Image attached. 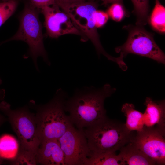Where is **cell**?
Wrapping results in <instances>:
<instances>
[{"mask_svg": "<svg viewBox=\"0 0 165 165\" xmlns=\"http://www.w3.org/2000/svg\"><path fill=\"white\" fill-rule=\"evenodd\" d=\"M116 90L106 84L99 89L91 87L77 90L65 103V110L73 125L83 129L106 117L105 100Z\"/></svg>", "mask_w": 165, "mask_h": 165, "instance_id": "6da1fadb", "label": "cell"}, {"mask_svg": "<svg viewBox=\"0 0 165 165\" xmlns=\"http://www.w3.org/2000/svg\"><path fill=\"white\" fill-rule=\"evenodd\" d=\"M0 110L8 117L20 144V149L16 157L15 163L35 165V156L40 141L37 130L35 117L27 107L16 110L5 101L0 102Z\"/></svg>", "mask_w": 165, "mask_h": 165, "instance_id": "7a4b0ae2", "label": "cell"}, {"mask_svg": "<svg viewBox=\"0 0 165 165\" xmlns=\"http://www.w3.org/2000/svg\"><path fill=\"white\" fill-rule=\"evenodd\" d=\"M67 94L61 89L57 90L47 103L38 105L32 101L30 105L37 111L35 117L37 134L40 143L58 140L73 124L65 113Z\"/></svg>", "mask_w": 165, "mask_h": 165, "instance_id": "3957f363", "label": "cell"}, {"mask_svg": "<svg viewBox=\"0 0 165 165\" xmlns=\"http://www.w3.org/2000/svg\"><path fill=\"white\" fill-rule=\"evenodd\" d=\"M83 129L90 153L116 152L131 142L135 136L125 124L107 116Z\"/></svg>", "mask_w": 165, "mask_h": 165, "instance_id": "277c9868", "label": "cell"}, {"mask_svg": "<svg viewBox=\"0 0 165 165\" xmlns=\"http://www.w3.org/2000/svg\"><path fill=\"white\" fill-rule=\"evenodd\" d=\"M36 8L31 4H26L20 16L17 32L11 38L0 44L12 40L25 42L29 46L28 54L32 58L36 70L39 72L37 62L38 57H42L49 66L50 65V63L44 47L42 24Z\"/></svg>", "mask_w": 165, "mask_h": 165, "instance_id": "5b68a950", "label": "cell"}, {"mask_svg": "<svg viewBox=\"0 0 165 165\" xmlns=\"http://www.w3.org/2000/svg\"><path fill=\"white\" fill-rule=\"evenodd\" d=\"M69 16L75 27L91 41L98 54H102L111 61L113 57L103 48L94 19L97 9L95 3L85 2L58 6Z\"/></svg>", "mask_w": 165, "mask_h": 165, "instance_id": "8992f818", "label": "cell"}, {"mask_svg": "<svg viewBox=\"0 0 165 165\" xmlns=\"http://www.w3.org/2000/svg\"><path fill=\"white\" fill-rule=\"evenodd\" d=\"M126 42L115 49L116 52L125 57L133 53L153 59L165 64L164 53L156 44L153 35L141 26H138L129 30Z\"/></svg>", "mask_w": 165, "mask_h": 165, "instance_id": "52a82bcc", "label": "cell"}, {"mask_svg": "<svg viewBox=\"0 0 165 165\" xmlns=\"http://www.w3.org/2000/svg\"><path fill=\"white\" fill-rule=\"evenodd\" d=\"M58 141L66 165H84L90 152L83 129H76L73 125Z\"/></svg>", "mask_w": 165, "mask_h": 165, "instance_id": "ba28073f", "label": "cell"}, {"mask_svg": "<svg viewBox=\"0 0 165 165\" xmlns=\"http://www.w3.org/2000/svg\"><path fill=\"white\" fill-rule=\"evenodd\" d=\"M131 142L156 164L165 165V127L145 126Z\"/></svg>", "mask_w": 165, "mask_h": 165, "instance_id": "9c48e42d", "label": "cell"}, {"mask_svg": "<svg viewBox=\"0 0 165 165\" xmlns=\"http://www.w3.org/2000/svg\"><path fill=\"white\" fill-rule=\"evenodd\" d=\"M41 9L45 19L44 26L47 35L57 38L68 34L84 35L75 26L68 15L56 4Z\"/></svg>", "mask_w": 165, "mask_h": 165, "instance_id": "30bf717a", "label": "cell"}, {"mask_svg": "<svg viewBox=\"0 0 165 165\" xmlns=\"http://www.w3.org/2000/svg\"><path fill=\"white\" fill-rule=\"evenodd\" d=\"M35 159L36 164L66 165L64 153L58 140H48L41 142Z\"/></svg>", "mask_w": 165, "mask_h": 165, "instance_id": "8fae6325", "label": "cell"}, {"mask_svg": "<svg viewBox=\"0 0 165 165\" xmlns=\"http://www.w3.org/2000/svg\"><path fill=\"white\" fill-rule=\"evenodd\" d=\"M144 105L146 106L143 113L145 126L154 127L155 125L165 127V103L164 100L155 101L147 97Z\"/></svg>", "mask_w": 165, "mask_h": 165, "instance_id": "7c38bea8", "label": "cell"}, {"mask_svg": "<svg viewBox=\"0 0 165 165\" xmlns=\"http://www.w3.org/2000/svg\"><path fill=\"white\" fill-rule=\"evenodd\" d=\"M118 155L120 165H156V163L144 154L133 142L122 147Z\"/></svg>", "mask_w": 165, "mask_h": 165, "instance_id": "4fadbf2b", "label": "cell"}, {"mask_svg": "<svg viewBox=\"0 0 165 165\" xmlns=\"http://www.w3.org/2000/svg\"><path fill=\"white\" fill-rule=\"evenodd\" d=\"M121 111L126 117L125 124L130 131L139 132L144 128V120L143 114L136 110L132 104L126 103L122 106Z\"/></svg>", "mask_w": 165, "mask_h": 165, "instance_id": "5bb4252c", "label": "cell"}, {"mask_svg": "<svg viewBox=\"0 0 165 165\" xmlns=\"http://www.w3.org/2000/svg\"><path fill=\"white\" fill-rule=\"evenodd\" d=\"M84 165H120L119 159L116 152L90 153Z\"/></svg>", "mask_w": 165, "mask_h": 165, "instance_id": "9a60e30c", "label": "cell"}, {"mask_svg": "<svg viewBox=\"0 0 165 165\" xmlns=\"http://www.w3.org/2000/svg\"><path fill=\"white\" fill-rule=\"evenodd\" d=\"M19 145L16 139L9 135L0 137V157L7 159L16 157L19 152Z\"/></svg>", "mask_w": 165, "mask_h": 165, "instance_id": "2e32d148", "label": "cell"}, {"mask_svg": "<svg viewBox=\"0 0 165 165\" xmlns=\"http://www.w3.org/2000/svg\"><path fill=\"white\" fill-rule=\"evenodd\" d=\"M156 0V4L151 14L150 22L156 30L161 33L165 31V8L159 0Z\"/></svg>", "mask_w": 165, "mask_h": 165, "instance_id": "e0dca14e", "label": "cell"}, {"mask_svg": "<svg viewBox=\"0 0 165 165\" xmlns=\"http://www.w3.org/2000/svg\"><path fill=\"white\" fill-rule=\"evenodd\" d=\"M137 16L136 24L138 26L145 25L148 19L149 0H131Z\"/></svg>", "mask_w": 165, "mask_h": 165, "instance_id": "ac0fdd59", "label": "cell"}, {"mask_svg": "<svg viewBox=\"0 0 165 165\" xmlns=\"http://www.w3.org/2000/svg\"><path fill=\"white\" fill-rule=\"evenodd\" d=\"M17 6L16 0L0 2V27L13 14Z\"/></svg>", "mask_w": 165, "mask_h": 165, "instance_id": "d6986e66", "label": "cell"}, {"mask_svg": "<svg viewBox=\"0 0 165 165\" xmlns=\"http://www.w3.org/2000/svg\"><path fill=\"white\" fill-rule=\"evenodd\" d=\"M107 13L112 20L117 22L120 21L125 13L122 4L117 3H113L109 8Z\"/></svg>", "mask_w": 165, "mask_h": 165, "instance_id": "ffe728a7", "label": "cell"}, {"mask_svg": "<svg viewBox=\"0 0 165 165\" xmlns=\"http://www.w3.org/2000/svg\"><path fill=\"white\" fill-rule=\"evenodd\" d=\"M108 17L107 13L101 10H96L94 14V19L96 28L101 27L104 25L108 21Z\"/></svg>", "mask_w": 165, "mask_h": 165, "instance_id": "44dd1931", "label": "cell"}, {"mask_svg": "<svg viewBox=\"0 0 165 165\" xmlns=\"http://www.w3.org/2000/svg\"><path fill=\"white\" fill-rule=\"evenodd\" d=\"M31 4L35 8L41 9L55 4V0H30Z\"/></svg>", "mask_w": 165, "mask_h": 165, "instance_id": "7402d4cb", "label": "cell"}, {"mask_svg": "<svg viewBox=\"0 0 165 165\" xmlns=\"http://www.w3.org/2000/svg\"><path fill=\"white\" fill-rule=\"evenodd\" d=\"M85 0H55V4L58 6L62 4H68L85 2Z\"/></svg>", "mask_w": 165, "mask_h": 165, "instance_id": "603a6c76", "label": "cell"}, {"mask_svg": "<svg viewBox=\"0 0 165 165\" xmlns=\"http://www.w3.org/2000/svg\"><path fill=\"white\" fill-rule=\"evenodd\" d=\"M122 0H104L103 3L105 4L109 3H119L121 4Z\"/></svg>", "mask_w": 165, "mask_h": 165, "instance_id": "cb8c5ba5", "label": "cell"}, {"mask_svg": "<svg viewBox=\"0 0 165 165\" xmlns=\"http://www.w3.org/2000/svg\"><path fill=\"white\" fill-rule=\"evenodd\" d=\"M2 83V81L0 78V85ZM5 94V90L3 88H0V101L4 98Z\"/></svg>", "mask_w": 165, "mask_h": 165, "instance_id": "d4e9b609", "label": "cell"}, {"mask_svg": "<svg viewBox=\"0 0 165 165\" xmlns=\"http://www.w3.org/2000/svg\"><path fill=\"white\" fill-rule=\"evenodd\" d=\"M1 162H2L1 158L0 157V164L1 163Z\"/></svg>", "mask_w": 165, "mask_h": 165, "instance_id": "484cf974", "label": "cell"}, {"mask_svg": "<svg viewBox=\"0 0 165 165\" xmlns=\"http://www.w3.org/2000/svg\"><path fill=\"white\" fill-rule=\"evenodd\" d=\"M3 1H9V0H2Z\"/></svg>", "mask_w": 165, "mask_h": 165, "instance_id": "4316f807", "label": "cell"}, {"mask_svg": "<svg viewBox=\"0 0 165 165\" xmlns=\"http://www.w3.org/2000/svg\"><path fill=\"white\" fill-rule=\"evenodd\" d=\"M102 1H103V2H104V0H101Z\"/></svg>", "mask_w": 165, "mask_h": 165, "instance_id": "83f0119b", "label": "cell"}, {"mask_svg": "<svg viewBox=\"0 0 165 165\" xmlns=\"http://www.w3.org/2000/svg\"><path fill=\"white\" fill-rule=\"evenodd\" d=\"M0 121H1V118L0 117Z\"/></svg>", "mask_w": 165, "mask_h": 165, "instance_id": "f1b7e54d", "label": "cell"}]
</instances>
